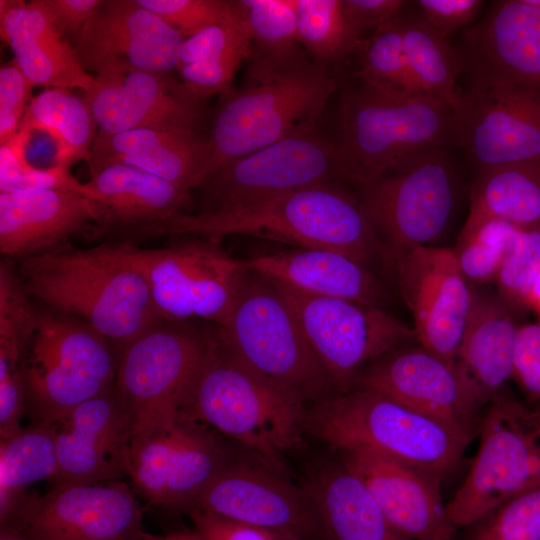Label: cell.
Listing matches in <instances>:
<instances>
[{"label":"cell","instance_id":"obj_1","mask_svg":"<svg viewBox=\"0 0 540 540\" xmlns=\"http://www.w3.org/2000/svg\"><path fill=\"white\" fill-rule=\"evenodd\" d=\"M242 234L303 249L342 253L365 267L385 253L359 197L339 182L288 192L243 207L183 213L149 226L134 241L160 236L220 239Z\"/></svg>","mask_w":540,"mask_h":540},{"label":"cell","instance_id":"obj_2","mask_svg":"<svg viewBox=\"0 0 540 540\" xmlns=\"http://www.w3.org/2000/svg\"><path fill=\"white\" fill-rule=\"evenodd\" d=\"M18 260L26 295L84 321L121 352L160 320L147 281L124 245L56 247Z\"/></svg>","mask_w":540,"mask_h":540},{"label":"cell","instance_id":"obj_3","mask_svg":"<svg viewBox=\"0 0 540 540\" xmlns=\"http://www.w3.org/2000/svg\"><path fill=\"white\" fill-rule=\"evenodd\" d=\"M307 408L295 391L252 368L213 332L179 415L233 439L285 473L284 456L303 446Z\"/></svg>","mask_w":540,"mask_h":540},{"label":"cell","instance_id":"obj_4","mask_svg":"<svg viewBox=\"0 0 540 540\" xmlns=\"http://www.w3.org/2000/svg\"><path fill=\"white\" fill-rule=\"evenodd\" d=\"M333 141L343 181L362 187L420 153L453 146V108L353 76L340 92Z\"/></svg>","mask_w":540,"mask_h":540},{"label":"cell","instance_id":"obj_5","mask_svg":"<svg viewBox=\"0 0 540 540\" xmlns=\"http://www.w3.org/2000/svg\"><path fill=\"white\" fill-rule=\"evenodd\" d=\"M305 432L333 450L364 449L441 478L472 440L376 391L352 387L310 404Z\"/></svg>","mask_w":540,"mask_h":540},{"label":"cell","instance_id":"obj_6","mask_svg":"<svg viewBox=\"0 0 540 540\" xmlns=\"http://www.w3.org/2000/svg\"><path fill=\"white\" fill-rule=\"evenodd\" d=\"M336 87L337 80L326 67L305 58L224 94L207 136L212 152L210 175L281 139L315 130Z\"/></svg>","mask_w":540,"mask_h":540},{"label":"cell","instance_id":"obj_7","mask_svg":"<svg viewBox=\"0 0 540 540\" xmlns=\"http://www.w3.org/2000/svg\"><path fill=\"white\" fill-rule=\"evenodd\" d=\"M120 351L77 318L37 310L21 373L26 412L36 423L53 424L109 388Z\"/></svg>","mask_w":540,"mask_h":540},{"label":"cell","instance_id":"obj_8","mask_svg":"<svg viewBox=\"0 0 540 540\" xmlns=\"http://www.w3.org/2000/svg\"><path fill=\"white\" fill-rule=\"evenodd\" d=\"M449 148L420 153L360 187V202L391 266L416 247L436 246L455 219L462 181Z\"/></svg>","mask_w":540,"mask_h":540},{"label":"cell","instance_id":"obj_9","mask_svg":"<svg viewBox=\"0 0 540 540\" xmlns=\"http://www.w3.org/2000/svg\"><path fill=\"white\" fill-rule=\"evenodd\" d=\"M220 340L255 370L295 391L309 406L334 392L292 308L264 276L244 273Z\"/></svg>","mask_w":540,"mask_h":540},{"label":"cell","instance_id":"obj_10","mask_svg":"<svg viewBox=\"0 0 540 540\" xmlns=\"http://www.w3.org/2000/svg\"><path fill=\"white\" fill-rule=\"evenodd\" d=\"M479 431L471 468L446 504L456 528L540 486V406L529 407L503 388L489 402Z\"/></svg>","mask_w":540,"mask_h":540},{"label":"cell","instance_id":"obj_11","mask_svg":"<svg viewBox=\"0 0 540 540\" xmlns=\"http://www.w3.org/2000/svg\"><path fill=\"white\" fill-rule=\"evenodd\" d=\"M122 244L144 275L160 320L200 318L226 326L247 266L230 256L220 239L188 235L159 249Z\"/></svg>","mask_w":540,"mask_h":540},{"label":"cell","instance_id":"obj_12","mask_svg":"<svg viewBox=\"0 0 540 540\" xmlns=\"http://www.w3.org/2000/svg\"><path fill=\"white\" fill-rule=\"evenodd\" d=\"M211 334L186 322L160 321L120 352L116 384L133 431L177 419L206 359Z\"/></svg>","mask_w":540,"mask_h":540},{"label":"cell","instance_id":"obj_13","mask_svg":"<svg viewBox=\"0 0 540 540\" xmlns=\"http://www.w3.org/2000/svg\"><path fill=\"white\" fill-rule=\"evenodd\" d=\"M270 281L295 313L334 392L351 388L359 372L386 352L417 341L413 328L382 308Z\"/></svg>","mask_w":540,"mask_h":540},{"label":"cell","instance_id":"obj_14","mask_svg":"<svg viewBox=\"0 0 540 540\" xmlns=\"http://www.w3.org/2000/svg\"><path fill=\"white\" fill-rule=\"evenodd\" d=\"M237 460L210 427L179 415L169 424L132 432L129 475L150 503L189 510Z\"/></svg>","mask_w":540,"mask_h":540},{"label":"cell","instance_id":"obj_15","mask_svg":"<svg viewBox=\"0 0 540 540\" xmlns=\"http://www.w3.org/2000/svg\"><path fill=\"white\" fill-rule=\"evenodd\" d=\"M339 181L343 179L334 141L311 130L225 164L199 189L208 201L204 211H219Z\"/></svg>","mask_w":540,"mask_h":540},{"label":"cell","instance_id":"obj_16","mask_svg":"<svg viewBox=\"0 0 540 540\" xmlns=\"http://www.w3.org/2000/svg\"><path fill=\"white\" fill-rule=\"evenodd\" d=\"M453 146L475 168L540 162V91L470 79L453 107Z\"/></svg>","mask_w":540,"mask_h":540},{"label":"cell","instance_id":"obj_17","mask_svg":"<svg viewBox=\"0 0 540 540\" xmlns=\"http://www.w3.org/2000/svg\"><path fill=\"white\" fill-rule=\"evenodd\" d=\"M1 525L39 540H143L142 513L127 484L57 486L25 497Z\"/></svg>","mask_w":540,"mask_h":540},{"label":"cell","instance_id":"obj_18","mask_svg":"<svg viewBox=\"0 0 540 540\" xmlns=\"http://www.w3.org/2000/svg\"><path fill=\"white\" fill-rule=\"evenodd\" d=\"M400 293L411 311L417 342L454 368L472 302L452 249L416 247L392 264Z\"/></svg>","mask_w":540,"mask_h":540},{"label":"cell","instance_id":"obj_19","mask_svg":"<svg viewBox=\"0 0 540 540\" xmlns=\"http://www.w3.org/2000/svg\"><path fill=\"white\" fill-rule=\"evenodd\" d=\"M192 510L288 532L303 540H325L305 488L262 460L235 461L197 497Z\"/></svg>","mask_w":540,"mask_h":540},{"label":"cell","instance_id":"obj_20","mask_svg":"<svg viewBox=\"0 0 540 540\" xmlns=\"http://www.w3.org/2000/svg\"><path fill=\"white\" fill-rule=\"evenodd\" d=\"M352 387L383 394L470 439L480 430L481 405L455 368L421 345L407 344L386 352L359 372Z\"/></svg>","mask_w":540,"mask_h":540},{"label":"cell","instance_id":"obj_21","mask_svg":"<svg viewBox=\"0 0 540 540\" xmlns=\"http://www.w3.org/2000/svg\"><path fill=\"white\" fill-rule=\"evenodd\" d=\"M50 425L57 450L55 487L103 483L129 474L133 420L116 381Z\"/></svg>","mask_w":540,"mask_h":540},{"label":"cell","instance_id":"obj_22","mask_svg":"<svg viewBox=\"0 0 540 540\" xmlns=\"http://www.w3.org/2000/svg\"><path fill=\"white\" fill-rule=\"evenodd\" d=\"M99 131L135 129L198 132L202 101L168 72L111 68L94 75L83 93Z\"/></svg>","mask_w":540,"mask_h":540},{"label":"cell","instance_id":"obj_23","mask_svg":"<svg viewBox=\"0 0 540 540\" xmlns=\"http://www.w3.org/2000/svg\"><path fill=\"white\" fill-rule=\"evenodd\" d=\"M184 38L138 0H105L85 26L75 50L94 75L111 68L175 69Z\"/></svg>","mask_w":540,"mask_h":540},{"label":"cell","instance_id":"obj_24","mask_svg":"<svg viewBox=\"0 0 540 540\" xmlns=\"http://www.w3.org/2000/svg\"><path fill=\"white\" fill-rule=\"evenodd\" d=\"M365 485L393 527L409 540H451L439 475L364 449L334 450Z\"/></svg>","mask_w":540,"mask_h":540},{"label":"cell","instance_id":"obj_25","mask_svg":"<svg viewBox=\"0 0 540 540\" xmlns=\"http://www.w3.org/2000/svg\"><path fill=\"white\" fill-rule=\"evenodd\" d=\"M469 79L504 81L540 91V8L525 0L493 2L462 32Z\"/></svg>","mask_w":540,"mask_h":540},{"label":"cell","instance_id":"obj_26","mask_svg":"<svg viewBox=\"0 0 540 540\" xmlns=\"http://www.w3.org/2000/svg\"><path fill=\"white\" fill-rule=\"evenodd\" d=\"M94 205L93 237L127 243L137 232L188 212L190 191L126 164L90 170L85 183Z\"/></svg>","mask_w":540,"mask_h":540},{"label":"cell","instance_id":"obj_27","mask_svg":"<svg viewBox=\"0 0 540 540\" xmlns=\"http://www.w3.org/2000/svg\"><path fill=\"white\" fill-rule=\"evenodd\" d=\"M95 219L92 200L56 189L0 192V251L22 258L59 247Z\"/></svg>","mask_w":540,"mask_h":540},{"label":"cell","instance_id":"obj_28","mask_svg":"<svg viewBox=\"0 0 540 540\" xmlns=\"http://www.w3.org/2000/svg\"><path fill=\"white\" fill-rule=\"evenodd\" d=\"M89 170L126 164L175 186L199 189L211 173L212 152L207 137L196 132L135 129L98 132L87 160Z\"/></svg>","mask_w":540,"mask_h":540},{"label":"cell","instance_id":"obj_29","mask_svg":"<svg viewBox=\"0 0 540 540\" xmlns=\"http://www.w3.org/2000/svg\"><path fill=\"white\" fill-rule=\"evenodd\" d=\"M0 34L34 86L90 88L94 75L83 68L74 45L53 24L41 0H0Z\"/></svg>","mask_w":540,"mask_h":540},{"label":"cell","instance_id":"obj_30","mask_svg":"<svg viewBox=\"0 0 540 540\" xmlns=\"http://www.w3.org/2000/svg\"><path fill=\"white\" fill-rule=\"evenodd\" d=\"M517 329L512 312L498 293L472 287L454 368L481 406L512 379Z\"/></svg>","mask_w":540,"mask_h":540},{"label":"cell","instance_id":"obj_31","mask_svg":"<svg viewBox=\"0 0 540 540\" xmlns=\"http://www.w3.org/2000/svg\"><path fill=\"white\" fill-rule=\"evenodd\" d=\"M245 264L269 280L311 295L382 309L388 301L385 287L368 267L336 251L297 248L261 254Z\"/></svg>","mask_w":540,"mask_h":540},{"label":"cell","instance_id":"obj_32","mask_svg":"<svg viewBox=\"0 0 540 540\" xmlns=\"http://www.w3.org/2000/svg\"><path fill=\"white\" fill-rule=\"evenodd\" d=\"M301 485L314 504L325 540H409L337 456L312 462Z\"/></svg>","mask_w":540,"mask_h":540},{"label":"cell","instance_id":"obj_33","mask_svg":"<svg viewBox=\"0 0 540 540\" xmlns=\"http://www.w3.org/2000/svg\"><path fill=\"white\" fill-rule=\"evenodd\" d=\"M235 15L184 39L175 69L181 82L197 99L231 91L241 63L251 54V37L235 2Z\"/></svg>","mask_w":540,"mask_h":540},{"label":"cell","instance_id":"obj_34","mask_svg":"<svg viewBox=\"0 0 540 540\" xmlns=\"http://www.w3.org/2000/svg\"><path fill=\"white\" fill-rule=\"evenodd\" d=\"M475 169L470 214L497 218L519 228L540 227V162Z\"/></svg>","mask_w":540,"mask_h":540},{"label":"cell","instance_id":"obj_35","mask_svg":"<svg viewBox=\"0 0 540 540\" xmlns=\"http://www.w3.org/2000/svg\"><path fill=\"white\" fill-rule=\"evenodd\" d=\"M406 6L399 14V22L410 90L440 98L453 108L460 94L457 80L465 69L462 53L431 27L419 11L405 12Z\"/></svg>","mask_w":540,"mask_h":540},{"label":"cell","instance_id":"obj_36","mask_svg":"<svg viewBox=\"0 0 540 540\" xmlns=\"http://www.w3.org/2000/svg\"><path fill=\"white\" fill-rule=\"evenodd\" d=\"M87 102L67 88H47L32 98L19 131L47 134L55 145L56 164L70 167L88 160L98 132Z\"/></svg>","mask_w":540,"mask_h":540},{"label":"cell","instance_id":"obj_37","mask_svg":"<svg viewBox=\"0 0 540 540\" xmlns=\"http://www.w3.org/2000/svg\"><path fill=\"white\" fill-rule=\"evenodd\" d=\"M251 37L248 73L258 81L306 58L292 0H234Z\"/></svg>","mask_w":540,"mask_h":540},{"label":"cell","instance_id":"obj_38","mask_svg":"<svg viewBox=\"0 0 540 540\" xmlns=\"http://www.w3.org/2000/svg\"><path fill=\"white\" fill-rule=\"evenodd\" d=\"M57 470L55 436L50 424L35 423L0 445V518L7 520L18 508L24 491Z\"/></svg>","mask_w":540,"mask_h":540},{"label":"cell","instance_id":"obj_39","mask_svg":"<svg viewBox=\"0 0 540 540\" xmlns=\"http://www.w3.org/2000/svg\"><path fill=\"white\" fill-rule=\"evenodd\" d=\"M300 45L326 67L356 53L363 39L348 23L341 0H292Z\"/></svg>","mask_w":540,"mask_h":540},{"label":"cell","instance_id":"obj_40","mask_svg":"<svg viewBox=\"0 0 540 540\" xmlns=\"http://www.w3.org/2000/svg\"><path fill=\"white\" fill-rule=\"evenodd\" d=\"M517 228L497 218L468 214L453 252L471 287L496 281Z\"/></svg>","mask_w":540,"mask_h":540},{"label":"cell","instance_id":"obj_41","mask_svg":"<svg viewBox=\"0 0 540 540\" xmlns=\"http://www.w3.org/2000/svg\"><path fill=\"white\" fill-rule=\"evenodd\" d=\"M539 271L540 227L517 228L495 281L498 295L512 314L529 310V295Z\"/></svg>","mask_w":540,"mask_h":540},{"label":"cell","instance_id":"obj_42","mask_svg":"<svg viewBox=\"0 0 540 540\" xmlns=\"http://www.w3.org/2000/svg\"><path fill=\"white\" fill-rule=\"evenodd\" d=\"M30 134L18 131L0 145V192L17 189H56L86 195L85 184L78 182L69 167L54 164L37 168L27 159Z\"/></svg>","mask_w":540,"mask_h":540},{"label":"cell","instance_id":"obj_43","mask_svg":"<svg viewBox=\"0 0 540 540\" xmlns=\"http://www.w3.org/2000/svg\"><path fill=\"white\" fill-rule=\"evenodd\" d=\"M356 54L359 68L353 76L370 83L411 91L399 15L369 39H363Z\"/></svg>","mask_w":540,"mask_h":540},{"label":"cell","instance_id":"obj_44","mask_svg":"<svg viewBox=\"0 0 540 540\" xmlns=\"http://www.w3.org/2000/svg\"><path fill=\"white\" fill-rule=\"evenodd\" d=\"M471 526L465 540H540V486L503 503Z\"/></svg>","mask_w":540,"mask_h":540},{"label":"cell","instance_id":"obj_45","mask_svg":"<svg viewBox=\"0 0 540 540\" xmlns=\"http://www.w3.org/2000/svg\"><path fill=\"white\" fill-rule=\"evenodd\" d=\"M184 39L235 15L233 1L225 0H138Z\"/></svg>","mask_w":540,"mask_h":540},{"label":"cell","instance_id":"obj_46","mask_svg":"<svg viewBox=\"0 0 540 540\" xmlns=\"http://www.w3.org/2000/svg\"><path fill=\"white\" fill-rule=\"evenodd\" d=\"M33 83L14 60L0 68V143L14 136L32 100Z\"/></svg>","mask_w":540,"mask_h":540},{"label":"cell","instance_id":"obj_47","mask_svg":"<svg viewBox=\"0 0 540 540\" xmlns=\"http://www.w3.org/2000/svg\"><path fill=\"white\" fill-rule=\"evenodd\" d=\"M190 516L196 540H303L288 532L233 521L206 511L192 510Z\"/></svg>","mask_w":540,"mask_h":540},{"label":"cell","instance_id":"obj_48","mask_svg":"<svg viewBox=\"0 0 540 540\" xmlns=\"http://www.w3.org/2000/svg\"><path fill=\"white\" fill-rule=\"evenodd\" d=\"M512 379L540 406V322L518 326L513 355Z\"/></svg>","mask_w":540,"mask_h":540},{"label":"cell","instance_id":"obj_49","mask_svg":"<svg viewBox=\"0 0 540 540\" xmlns=\"http://www.w3.org/2000/svg\"><path fill=\"white\" fill-rule=\"evenodd\" d=\"M413 4L431 27L451 40L456 31L470 27L480 14L485 2L482 0H418Z\"/></svg>","mask_w":540,"mask_h":540},{"label":"cell","instance_id":"obj_50","mask_svg":"<svg viewBox=\"0 0 540 540\" xmlns=\"http://www.w3.org/2000/svg\"><path fill=\"white\" fill-rule=\"evenodd\" d=\"M407 3L403 0H341L348 23L361 37L365 32L375 33L390 23Z\"/></svg>","mask_w":540,"mask_h":540},{"label":"cell","instance_id":"obj_51","mask_svg":"<svg viewBox=\"0 0 540 540\" xmlns=\"http://www.w3.org/2000/svg\"><path fill=\"white\" fill-rule=\"evenodd\" d=\"M51 21L74 47L102 0H41Z\"/></svg>","mask_w":540,"mask_h":540},{"label":"cell","instance_id":"obj_52","mask_svg":"<svg viewBox=\"0 0 540 540\" xmlns=\"http://www.w3.org/2000/svg\"><path fill=\"white\" fill-rule=\"evenodd\" d=\"M0 540H39L26 531L11 525H1Z\"/></svg>","mask_w":540,"mask_h":540},{"label":"cell","instance_id":"obj_53","mask_svg":"<svg viewBox=\"0 0 540 540\" xmlns=\"http://www.w3.org/2000/svg\"><path fill=\"white\" fill-rule=\"evenodd\" d=\"M529 309L535 313L538 317V322H540V271L529 295Z\"/></svg>","mask_w":540,"mask_h":540},{"label":"cell","instance_id":"obj_54","mask_svg":"<svg viewBox=\"0 0 540 540\" xmlns=\"http://www.w3.org/2000/svg\"><path fill=\"white\" fill-rule=\"evenodd\" d=\"M143 540H196L192 532L189 533H173L169 535L164 536H156V535H150L146 534Z\"/></svg>","mask_w":540,"mask_h":540},{"label":"cell","instance_id":"obj_55","mask_svg":"<svg viewBox=\"0 0 540 540\" xmlns=\"http://www.w3.org/2000/svg\"><path fill=\"white\" fill-rule=\"evenodd\" d=\"M528 4L540 8V0H525Z\"/></svg>","mask_w":540,"mask_h":540}]
</instances>
